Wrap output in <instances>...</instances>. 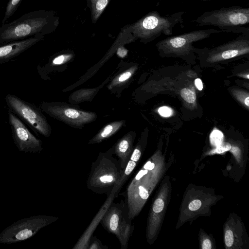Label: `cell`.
I'll return each mask as SVG.
<instances>
[{
	"label": "cell",
	"mask_w": 249,
	"mask_h": 249,
	"mask_svg": "<svg viewBox=\"0 0 249 249\" xmlns=\"http://www.w3.org/2000/svg\"><path fill=\"white\" fill-rule=\"evenodd\" d=\"M142 155V150L141 149L138 147L136 146L134 149L131 154V155L130 158V160H133L137 162Z\"/></svg>",
	"instance_id": "cell-29"
},
{
	"label": "cell",
	"mask_w": 249,
	"mask_h": 249,
	"mask_svg": "<svg viewBox=\"0 0 249 249\" xmlns=\"http://www.w3.org/2000/svg\"><path fill=\"white\" fill-rule=\"evenodd\" d=\"M196 87L199 90L203 89V85L201 80L200 78H196L195 80Z\"/></svg>",
	"instance_id": "cell-31"
},
{
	"label": "cell",
	"mask_w": 249,
	"mask_h": 249,
	"mask_svg": "<svg viewBox=\"0 0 249 249\" xmlns=\"http://www.w3.org/2000/svg\"><path fill=\"white\" fill-rule=\"evenodd\" d=\"M5 101L8 110L27 124L35 132L46 137L51 135V126L39 107L11 94L6 95Z\"/></svg>",
	"instance_id": "cell-7"
},
{
	"label": "cell",
	"mask_w": 249,
	"mask_h": 249,
	"mask_svg": "<svg viewBox=\"0 0 249 249\" xmlns=\"http://www.w3.org/2000/svg\"><path fill=\"white\" fill-rule=\"evenodd\" d=\"M21 0H9L7 5L4 16L2 21V24L5 23L6 21L13 15L20 3Z\"/></svg>",
	"instance_id": "cell-21"
},
{
	"label": "cell",
	"mask_w": 249,
	"mask_h": 249,
	"mask_svg": "<svg viewBox=\"0 0 249 249\" xmlns=\"http://www.w3.org/2000/svg\"><path fill=\"white\" fill-rule=\"evenodd\" d=\"M72 58V54H63L58 55L53 58L50 64H48L46 66H56L64 64Z\"/></svg>",
	"instance_id": "cell-23"
},
{
	"label": "cell",
	"mask_w": 249,
	"mask_h": 249,
	"mask_svg": "<svg viewBox=\"0 0 249 249\" xmlns=\"http://www.w3.org/2000/svg\"><path fill=\"white\" fill-rule=\"evenodd\" d=\"M91 3V16L95 22L107 6L110 0H89Z\"/></svg>",
	"instance_id": "cell-18"
},
{
	"label": "cell",
	"mask_w": 249,
	"mask_h": 249,
	"mask_svg": "<svg viewBox=\"0 0 249 249\" xmlns=\"http://www.w3.org/2000/svg\"><path fill=\"white\" fill-rule=\"evenodd\" d=\"M224 135L219 130L214 128L210 135V141L211 144L217 146L223 142Z\"/></svg>",
	"instance_id": "cell-22"
},
{
	"label": "cell",
	"mask_w": 249,
	"mask_h": 249,
	"mask_svg": "<svg viewBox=\"0 0 249 249\" xmlns=\"http://www.w3.org/2000/svg\"><path fill=\"white\" fill-rule=\"evenodd\" d=\"M201 206V202L198 199H196L191 202L188 206L191 211H196L200 208Z\"/></svg>",
	"instance_id": "cell-30"
},
{
	"label": "cell",
	"mask_w": 249,
	"mask_h": 249,
	"mask_svg": "<svg viewBox=\"0 0 249 249\" xmlns=\"http://www.w3.org/2000/svg\"></svg>",
	"instance_id": "cell-36"
},
{
	"label": "cell",
	"mask_w": 249,
	"mask_h": 249,
	"mask_svg": "<svg viewBox=\"0 0 249 249\" xmlns=\"http://www.w3.org/2000/svg\"><path fill=\"white\" fill-rule=\"evenodd\" d=\"M195 22L199 26H213L230 32L249 34V8L239 6L223 7L206 11L198 17Z\"/></svg>",
	"instance_id": "cell-4"
},
{
	"label": "cell",
	"mask_w": 249,
	"mask_h": 249,
	"mask_svg": "<svg viewBox=\"0 0 249 249\" xmlns=\"http://www.w3.org/2000/svg\"><path fill=\"white\" fill-rule=\"evenodd\" d=\"M249 53V34H241L225 44L204 51L206 61L210 63L220 62Z\"/></svg>",
	"instance_id": "cell-11"
},
{
	"label": "cell",
	"mask_w": 249,
	"mask_h": 249,
	"mask_svg": "<svg viewBox=\"0 0 249 249\" xmlns=\"http://www.w3.org/2000/svg\"><path fill=\"white\" fill-rule=\"evenodd\" d=\"M225 243L227 247H231L233 243V232L231 230H227L225 234Z\"/></svg>",
	"instance_id": "cell-28"
},
{
	"label": "cell",
	"mask_w": 249,
	"mask_h": 249,
	"mask_svg": "<svg viewBox=\"0 0 249 249\" xmlns=\"http://www.w3.org/2000/svg\"><path fill=\"white\" fill-rule=\"evenodd\" d=\"M50 16L43 11L27 13L19 18L0 27V45L36 36L49 31Z\"/></svg>",
	"instance_id": "cell-1"
},
{
	"label": "cell",
	"mask_w": 249,
	"mask_h": 249,
	"mask_svg": "<svg viewBox=\"0 0 249 249\" xmlns=\"http://www.w3.org/2000/svg\"><path fill=\"white\" fill-rule=\"evenodd\" d=\"M43 38V35H36L25 39L0 45V64L12 60L42 40Z\"/></svg>",
	"instance_id": "cell-12"
},
{
	"label": "cell",
	"mask_w": 249,
	"mask_h": 249,
	"mask_svg": "<svg viewBox=\"0 0 249 249\" xmlns=\"http://www.w3.org/2000/svg\"><path fill=\"white\" fill-rule=\"evenodd\" d=\"M136 162L129 160L126 167L123 170V172L119 182L114 187L109 196H111L114 198L118 196L120 190L128 179L130 175L136 167Z\"/></svg>",
	"instance_id": "cell-15"
},
{
	"label": "cell",
	"mask_w": 249,
	"mask_h": 249,
	"mask_svg": "<svg viewBox=\"0 0 249 249\" xmlns=\"http://www.w3.org/2000/svg\"><path fill=\"white\" fill-rule=\"evenodd\" d=\"M97 90V89H82L73 93L71 97L75 102H81L90 99Z\"/></svg>",
	"instance_id": "cell-20"
},
{
	"label": "cell",
	"mask_w": 249,
	"mask_h": 249,
	"mask_svg": "<svg viewBox=\"0 0 249 249\" xmlns=\"http://www.w3.org/2000/svg\"><path fill=\"white\" fill-rule=\"evenodd\" d=\"M134 139V134L132 132L127 133L110 148L112 154L118 158L122 170L126 167L133 151Z\"/></svg>",
	"instance_id": "cell-13"
},
{
	"label": "cell",
	"mask_w": 249,
	"mask_h": 249,
	"mask_svg": "<svg viewBox=\"0 0 249 249\" xmlns=\"http://www.w3.org/2000/svg\"><path fill=\"white\" fill-rule=\"evenodd\" d=\"M231 150L232 152L235 155V156H238L240 154V150L238 147H231Z\"/></svg>",
	"instance_id": "cell-34"
},
{
	"label": "cell",
	"mask_w": 249,
	"mask_h": 249,
	"mask_svg": "<svg viewBox=\"0 0 249 249\" xmlns=\"http://www.w3.org/2000/svg\"><path fill=\"white\" fill-rule=\"evenodd\" d=\"M41 110L51 117L75 128H81L96 119V114L72 107L65 103L42 102Z\"/></svg>",
	"instance_id": "cell-9"
},
{
	"label": "cell",
	"mask_w": 249,
	"mask_h": 249,
	"mask_svg": "<svg viewBox=\"0 0 249 249\" xmlns=\"http://www.w3.org/2000/svg\"><path fill=\"white\" fill-rule=\"evenodd\" d=\"M107 249L106 245L102 244V242L96 236H91L89 240L87 249Z\"/></svg>",
	"instance_id": "cell-24"
},
{
	"label": "cell",
	"mask_w": 249,
	"mask_h": 249,
	"mask_svg": "<svg viewBox=\"0 0 249 249\" xmlns=\"http://www.w3.org/2000/svg\"><path fill=\"white\" fill-rule=\"evenodd\" d=\"M137 69V66L135 65L121 73L112 80L108 86V89H111L115 87H120L126 84L134 74Z\"/></svg>",
	"instance_id": "cell-17"
},
{
	"label": "cell",
	"mask_w": 249,
	"mask_h": 249,
	"mask_svg": "<svg viewBox=\"0 0 249 249\" xmlns=\"http://www.w3.org/2000/svg\"><path fill=\"white\" fill-rule=\"evenodd\" d=\"M231 145L229 142H222L220 144L216 146V148L212 151V153L221 154L231 150Z\"/></svg>",
	"instance_id": "cell-25"
},
{
	"label": "cell",
	"mask_w": 249,
	"mask_h": 249,
	"mask_svg": "<svg viewBox=\"0 0 249 249\" xmlns=\"http://www.w3.org/2000/svg\"><path fill=\"white\" fill-rule=\"evenodd\" d=\"M58 219V217L47 215H36L22 218L14 222L0 233V244H14L28 239L41 229Z\"/></svg>",
	"instance_id": "cell-8"
},
{
	"label": "cell",
	"mask_w": 249,
	"mask_h": 249,
	"mask_svg": "<svg viewBox=\"0 0 249 249\" xmlns=\"http://www.w3.org/2000/svg\"><path fill=\"white\" fill-rule=\"evenodd\" d=\"M202 249H211L212 248L211 243L209 239L205 240L202 244Z\"/></svg>",
	"instance_id": "cell-32"
},
{
	"label": "cell",
	"mask_w": 249,
	"mask_h": 249,
	"mask_svg": "<svg viewBox=\"0 0 249 249\" xmlns=\"http://www.w3.org/2000/svg\"><path fill=\"white\" fill-rule=\"evenodd\" d=\"M184 14V11H179L162 16L157 11H151L131 25L129 30L134 39L146 43L162 34L172 35L176 25L183 22Z\"/></svg>",
	"instance_id": "cell-3"
},
{
	"label": "cell",
	"mask_w": 249,
	"mask_h": 249,
	"mask_svg": "<svg viewBox=\"0 0 249 249\" xmlns=\"http://www.w3.org/2000/svg\"><path fill=\"white\" fill-rule=\"evenodd\" d=\"M230 92L232 96L245 108L249 109V92L239 89L232 88Z\"/></svg>",
	"instance_id": "cell-19"
},
{
	"label": "cell",
	"mask_w": 249,
	"mask_h": 249,
	"mask_svg": "<svg viewBox=\"0 0 249 249\" xmlns=\"http://www.w3.org/2000/svg\"><path fill=\"white\" fill-rule=\"evenodd\" d=\"M159 113L162 117H168L173 114V110L171 108L163 106L158 109Z\"/></svg>",
	"instance_id": "cell-27"
},
{
	"label": "cell",
	"mask_w": 249,
	"mask_h": 249,
	"mask_svg": "<svg viewBox=\"0 0 249 249\" xmlns=\"http://www.w3.org/2000/svg\"><path fill=\"white\" fill-rule=\"evenodd\" d=\"M122 172L120 162L110 149L101 152L92 163L86 182L87 187L95 193L108 196L119 182Z\"/></svg>",
	"instance_id": "cell-2"
},
{
	"label": "cell",
	"mask_w": 249,
	"mask_h": 249,
	"mask_svg": "<svg viewBox=\"0 0 249 249\" xmlns=\"http://www.w3.org/2000/svg\"><path fill=\"white\" fill-rule=\"evenodd\" d=\"M155 164L150 161H147L143 166V168L147 170H152L154 168Z\"/></svg>",
	"instance_id": "cell-33"
},
{
	"label": "cell",
	"mask_w": 249,
	"mask_h": 249,
	"mask_svg": "<svg viewBox=\"0 0 249 249\" xmlns=\"http://www.w3.org/2000/svg\"><path fill=\"white\" fill-rule=\"evenodd\" d=\"M224 32L213 28L198 30L163 39L156 44L160 54L162 56L187 57L196 52L193 43L206 39L212 34Z\"/></svg>",
	"instance_id": "cell-6"
},
{
	"label": "cell",
	"mask_w": 249,
	"mask_h": 249,
	"mask_svg": "<svg viewBox=\"0 0 249 249\" xmlns=\"http://www.w3.org/2000/svg\"><path fill=\"white\" fill-rule=\"evenodd\" d=\"M238 76L242 77L244 78H246L247 79H249V75L248 73H239L237 74Z\"/></svg>",
	"instance_id": "cell-35"
},
{
	"label": "cell",
	"mask_w": 249,
	"mask_h": 249,
	"mask_svg": "<svg viewBox=\"0 0 249 249\" xmlns=\"http://www.w3.org/2000/svg\"><path fill=\"white\" fill-rule=\"evenodd\" d=\"M128 206L123 199L111 203L102 216L100 223L117 238L121 249H126L133 231Z\"/></svg>",
	"instance_id": "cell-5"
},
{
	"label": "cell",
	"mask_w": 249,
	"mask_h": 249,
	"mask_svg": "<svg viewBox=\"0 0 249 249\" xmlns=\"http://www.w3.org/2000/svg\"><path fill=\"white\" fill-rule=\"evenodd\" d=\"M164 202L161 198L157 199L153 205V210L156 213L161 212L164 207Z\"/></svg>",
	"instance_id": "cell-26"
},
{
	"label": "cell",
	"mask_w": 249,
	"mask_h": 249,
	"mask_svg": "<svg viewBox=\"0 0 249 249\" xmlns=\"http://www.w3.org/2000/svg\"><path fill=\"white\" fill-rule=\"evenodd\" d=\"M180 96L187 107L194 109L196 107V93L192 86L182 88L180 91Z\"/></svg>",
	"instance_id": "cell-16"
},
{
	"label": "cell",
	"mask_w": 249,
	"mask_h": 249,
	"mask_svg": "<svg viewBox=\"0 0 249 249\" xmlns=\"http://www.w3.org/2000/svg\"><path fill=\"white\" fill-rule=\"evenodd\" d=\"M124 121H117L111 122L103 127L91 139L88 143L95 144L100 143L106 139L115 134L123 125Z\"/></svg>",
	"instance_id": "cell-14"
},
{
	"label": "cell",
	"mask_w": 249,
	"mask_h": 249,
	"mask_svg": "<svg viewBox=\"0 0 249 249\" xmlns=\"http://www.w3.org/2000/svg\"><path fill=\"white\" fill-rule=\"evenodd\" d=\"M8 120L14 143L19 151L39 153L43 150L42 141L32 134L23 122L9 110Z\"/></svg>",
	"instance_id": "cell-10"
}]
</instances>
